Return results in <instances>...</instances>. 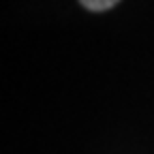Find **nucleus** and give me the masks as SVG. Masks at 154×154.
Here are the masks:
<instances>
[{
  "label": "nucleus",
  "instance_id": "nucleus-1",
  "mask_svg": "<svg viewBox=\"0 0 154 154\" xmlns=\"http://www.w3.org/2000/svg\"><path fill=\"white\" fill-rule=\"evenodd\" d=\"M79 2H82L88 11H107V9L116 7L120 0H79Z\"/></svg>",
  "mask_w": 154,
  "mask_h": 154
}]
</instances>
